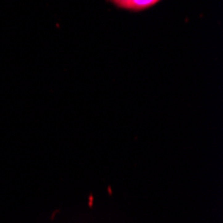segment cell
I'll return each mask as SVG.
<instances>
[{"label":"cell","mask_w":223,"mask_h":223,"mask_svg":"<svg viewBox=\"0 0 223 223\" xmlns=\"http://www.w3.org/2000/svg\"><path fill=\"white\" fill-rule=\"evenodd\" d=\"M115 6L130 11H143L159 3L160 0H111Z\"/></svg>","instance_id":"cell-1"}]
</instances>
